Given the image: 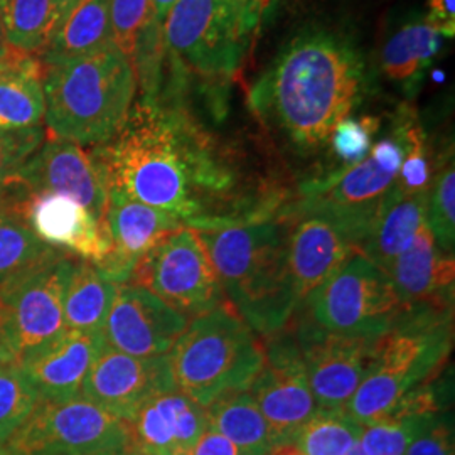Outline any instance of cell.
<instances>
[{
    "label": "cell",
    "instance_id": "24",
    "mask_svg": "<svg viewBox=\"0 0 455 455\" xmlns=\"http://www.w3.org/2000/svg\"><path fill=\"white\" fill-rule=\"evenodd\" d=\"M9 186V195L0 201V299L41 267L66 253L37 238L22 208L26 191L16 184Z\"/></svg>",
    "mask_w": 455,
    "mask_h": 455
},
{
    "label": "cell",
    "instance_id": "1",
    "mask_svg": "<svg viewBox=\"0 0 455 455\" xmlns=\"http://www.w3.org/2000/svg\"><path fill=\"white\" fill-rule=\"evenodd\" d=\"M92 150L108 191L169 212L186 227L251 212L275 195L246 191L231 152L180 97H140L114 139Z\"/></svg>",
    "mask_w": 455,
    "mask_h": 455
},
{
    "label": "cell",
    "instance_id": "2",
    "mask_svg": "<svg viewBox=\"0 0 455 455\" xmlns=\"http://www.w3.org/2000/svg\"><path fill=\"white\" fill-rule=\"evenodd\" d=\"M368 86L364 58L349 36L307 28L280 49L248 100L265 125L300 154H314L358 108Z\"/></svg>",
    "mask_w": 455,
    "mask_h": 455
},
{
    "label": "cell",
    "instance_id": "29",
    "mask_svg": "<svg viewBox=\"0 0 455 455\" xmlns=\"http://www.w3.org/2000/svg\"><path fill=\"white\" fill-rule=\"evenodd\" d=\"M208 428L231 440L244 455H270L274 447L268 425L248 391L229 393L206 407Z\"/></svg>",
    "mask_w": 455,
    "mask_h": 455
},
{
    "label": "cell",
    "instance_id": "10",
    "mask_svg": "<svg viewBox=\"0 0 455 455\" xmlns=\"http://www.w3.org/2000/svg\"><path fill=\"white\" fill-rule=\"evenodd\" d=\"M131 283L157 295L188 319L227 302L203 242L182 227L152 248L132 272Z\"/></svg>",
    "mask_w": 455,
    "mask_h": 455
},
{
    "label": "cell",
    "instance_id": "38",
    "mask_svg": "<svg viewBox=\"0 0 455 455\" xmlns=\"http://www.w3.org/2000/svg\"><path fill=\"white\" fill-rule=\"evenodd\" d=\"M43 127L0 129V186L11 184L20 167L28 163L37 148L44 144Z\"/></svg>",
    "mask_w": 455,
    "mask_h": 455
},
{
    "label": "cell",
    "instance_id": "13",
    "mask_svg": "<svg viewBox=\"0 0 455 455\" xmlns=\"http://www.w3.org/2000/svg\"><path fill=\"white\" fill-rule=\"evenodd\" d=\"M263 351L265 363L248 393L260 408L276 449L293 443L300 428L317 411V405L292 332L282 329L267 336Z\"/></svg>",
    "mask_w": 455,
    "mask_h": 455
},
{
    "label": "cell",
    "instance_id": "22",
    "mask_svg": "<svg viewBox=\"0 0 455 455\" xmlns=\"http://www.w3.org/2000/svg\"><path fill=\"white\" fill-rule=\"evenodd\" d=\"M454 255L440 250L427 223L388 268L403 307L454 306Z\"/></svg>",
    "mask_w": 455,
    "mask_h": 455
},
{
    "label": "cell",
    "instance_id": "5",
    "mask_svg": "<svg viewBox=\"0 0 455 455\" xmlns=\"http://www.w3.org/2000/svg\"><path fill=\"white\" fill-rule=\"evenodd\" d=\"M454 346V306L405 307L387 334L376 339L370 370L346 413L363 427L391 410L427 379L435 378Z\"/></svg>",
    "mask_w": 455,
    "mask_h": 455
},
{
    "label": "cell",
    "instance_id": "15",
    "mask_svg": "<svg viewBox=\"0 0 455 455\" xmlns=\"http://www.w3.org/2000/svg\"><path fill=\"white\" fill-rule=\"evenodd\" d=\"M29 195H61L103 223L108 188L93 150L49 137L11 180Z\"/></svg>",
    "mask_w": 455,
    "mask_h": 455
},
{
    "label": "cell",
    "instance_id": "23",
    "mask_svg": "<svg viewBox=\"0 0 455 455\" xmlns=\"http://www.w3.org/2000/svg\"><path fill=\"white\" fill-rule=\"evenodd\" d=\"M103 344L101 332L66 331L44 353L22 364V370L41 400H69L82 393L83 381Z\"/></svg>",
    "mask_w": 455,
    "mask_h": 455
},
{
    "label": "cell",
    "instance_id": "46",
    "mask_svg": "<svg viewBox=\"0 0 455 455\" xmlns=\"http://www.w3.org/2000/svg\"><path fill=\"white\" fill-rule=\"evenodd\" d=\"M17 52H20V51H17V49L12 48V46L9 44V41H7L5 34H4V29H2V26H0V61H5V60H9V58H12Z\"/></svg>",
    "mask_w": 455,
    "mask_h": 455
},
{
    "label": "cell",
    "instance_id": "16",
    "mask_svg": "<svg viewBox=\"0 0 455 455\" xmlns=\"http://www.w3.org/2000/svg\"><path fill=\"white\" fill-rule=\"evenodd\" d=\"M189 319L157 295L131 282L120 283L101 329L105 344L137 358H156L171 351Z\"/></svg>",
    "mask_w": 455,
    "mask_h": 455
},
{
    "label": "cell",
    "instance_id": "21",
    "mask_svg": "<svg viewBox=\"0 0 455 455\" xmlns=\"http://www.w3.org/2000/svg\"><path fill=\"white\" fill-rule=\"evenodd\" d=\"M289 212L292 214L289 263L295 297L300 307L356 248L324 218L291 210Z\"/></svg>",
    "mask_w": 455,
    "mask_h": 455
},
{
    "label": "cell",
    "instance_id": "52",
    "mask_svg": "<svg viewBox=\"0 0 455 455\" xmlns=\"http://www.w3.org/2000/svg\"><path fill=\"white\" fill-rule=\"evenodd\" d=\"M0 455H2V454H0Z\"/></svg>",
    "mask_w": 455,
    "mask_h": 455
},
{
    "label": "cell",
    "instance_id": "37",
    "mask_svg": "<svg viewBox=\"0 0 455 455\" xmlns=\"http://www.w3.org/2000/svg\"><path fill=\"white\" fill-rule=\"evenodd\" d=\"M379 129V120L374 116L344 118L331 133L329 144L338 159L347 165H355L366 159L371 150V139Z\"/></svg>",
    "mask_w": 455,
    "mask_h": 455
},
{
    "label": "cell",
    "instance_id": "28",
    "mask_svg": "<svg viewBox=\"0 0 455 455\" xmlns=\"http://www.w3.org/2000/svg\"><path fill=\"white\" fill-rule=\"evenodd\" d=\"M116 287L118 283L105 275L95 263L75 257L63 297L66 329L100 334Z\"/></svg>",
    "mask_w": 455,
    "mask_h": 455
},
{
    "label": "cell",
    "instance_id": "34",
    "mask_svg": "<svg viewBox=\"0 0 455 455\" xmlns=\"http://www.w3.org/2000/svg\"><path fill=\"white\" fill-rule=\"evenodd\" d=\"M41 396L20 364L0 370V445L26 422Z\"/></svg>",
    "mask_w": 455,
    "mask_h": 455
},
{
    "label": "cell",
    "instance_id": "8",
    "mask_svg": "<svg viewBox=\"0 0 455 455\" xmlns=\"http://www.w3.org/2000/svg\"><path fill=\"white\" fill-rule=\"evenodd\" d=\"M403 309L388 272L356 250L293 315L325 332L378 339Z\"/></svg>",
    "mask_w": 455,
    "mask_h": 455
},
{
    "label": "cell",
    "instance_id": "47",
    "mask_svg": "<svg viewBox=\"0 0 455 455\" xmlns=\"http://www.w3.org/2000/svg\"><path fill=\"white\" fill-rule=\"evenodd\" d=\"M270 455H306L295 443H285V445H280L272 451Z\"/></svg>",
    "mask_w": 455,
    "mask_h": 455
},
{
    "label": "cell",
    "instance_id": "44",
    "mask_svg": "<svg viewBox=\"0 0 455 455\" xmlns=\"http://www.w3.org/2000/svg\"><path fill=\"white\" fill-rule=\"evenodd\" d=\"M176 2H178V0H150L154 19H156L161 26H163L164 19L169 14V11L172 9V5H174Z\"/></svg>",
    "mask_w": 455,
    "mask_h": 455
},
{
    "label": "cell",
    "instance_id": "4",
    "mask_svg": "<svg viewBox=\"0 0 455 455\" xmlns=\"http://www.w3.org/2000/svg\"><path fill=\"white\" fill-rule=\"evenodd\" d=\"M43 86L49 135L92 147L103 146L118 133L139 88L131 60L115 44L44 65Z\"/></svg>",
    "mask_w": 455,
    "mask_h": 455
},
{
    "label": "cell",
    "instance_id": "31",
    "mask_svg": "<svg viewBox=\"0 0 455 455\" xmlns=\"http://www.w3.org/2000/svg\"><path fill=\"white\" fill-rule=\"evenodd\" d=\"M0 26L12 48L39 58L56 28L54 0H0Z\"/></svg>",
    "mask_w": 455,
    "mask_h": 455
},
{
    "label": "cell",
    "instance_id": "12",
    "mask_svg": "<svg viewBox=\"0 0 455 455\" xmlns=\"http://www.w3.org/2000/svg\"><path fill=\"white\" fill-rule=\"evenodd\" d=\"M75 257H61L41 267L0 299V310L17 364H26L65 336L66 280Z\"/></svg>",
    "mask_w": 455,
    "mask_h": 455
},
{
    "label": "cell",
    "instance_id": "27",
    "mask_svg": "<svg viewBox=\"0 0 455 455\" xmlns=\"http://www.w3.org/2000/svg\"><path fill=\"white\" fill-rule=\"evenodd\" d=\"M44 65L20 52L0 76V129L37 127L46 114Z\"/></svg>",
    "mask_w": 455,
    "mask_h": 455
},
{
    "label": "cell",
    "instance_id": "3",
    "mask_svg": "<svg viewBox=\"0 0 455 455\" xmlns=\"http://www.w3.org/2000/svg\"><path fill=\"white\" fill-rule=\"evenodd\" d=\"M291 225L287 203L275 195L251 212L189 227L231 307L265 338L285 329L299 309L289 263Z\"/></svg>",
    "mask_w": 455,
    "mask_h": 455
},
{
    "label": "cell",
    "instance_id": "43",
    "mask_svg": "<svg viewBox=\"0 0 455 455\" xmlns=\"http://www.w3.org/2000/svg\"><path fill=\"white\" fill-rule=\"evenodd\" d=\"M17 363L12 346L7 338V331H5V324H4V317H2V310H0V370L14 364Z\"/></svg>",
    "mask_w": 455,
    "mask_h": 455
},
{
    "label": "cell",
    "instance_id": "51",
    "mask_svg": "<svg viewBox=\"0 0 455 455\" xmlns=\"http://www.w3.org/2000/svg\"><path fill=\"white\" fill-rule=\"evenodd\" d=\"M228 2H236V4H240V2H246V0H228Z\"/></svg>",
    "mask_w": 455,
    "mask_h": 455
},
{
    "label": "cell",
    "instance_id": "9",
    "mask_svg": "<svg viewBox=\"0 0 455 455\" xmlns=\"http://www.w3.org/2000/svg\"><path fill=\"white\" fill-rule=\"evenodd\" d=\"M129 447L127 422L82 395L41 400L31 417L0 445L2 455H90Z\"/></svg>",
    "mask_w": 455,
    "mask_h": 455
},
{
    "label": "cell",
    "instance_id": "30",
    "mask_svg": "<svg viewBox=\"0 0 455 455\" xmlns=\"http://www.w3.org/2000/svg\"><path fill=\"white\" fill-rule=\"evenodd\" d=\"M442 46V34L423 20L398 29L385 43L379 56L381 71L393 82L417 80Z\"/></svg>",
    "mask_w": 455,
    "mask_h": 455
},
{
    "label": "cell",
    "instance_id": "14",
    "mask_svg": "<svg viewBox=\"0 0 455 455\" xmlns=\"http://www.w3.org/2000/svg\"><path fill=\"white\" fill-rule=\"evenodd\" d=\"M291 323L317 410H346L370 370L376 339L325 332L299 315Z\"/></svg>",
    "mask_w": 455,
    "mask_h": 455
},
{
    "label": "cell",
    "instance_id": "49",
    "mask_svg": "<svg viewBox=\"0 0 455 455\" xmlns=\"http://www.w3.org/2000/svg\"><path fill=\"white\" fill-rule=\"evenodd\" d=\"M90 455H129V454H127V449H124V451H107V452H98V454H90Z\"/></svg>",
    "mask_w": 455,
    "mask_h": 455
},
{
    "label": "cell",
    "instance_id": "40",
    "mask_svg": "<svg viewBox=\"0 0 455 455\" xmlns=\"http://www.w3.org/2000/svg\"><path fill=\"white\" fill-rule=\"evenodd\" d=\"M427 9L423 22L445 37H454L455 0H427Z\"/></svg>",
    "mask_w": 455,
    "mask_h": 455
},
{
    "label": "cell",
    "instance_id": "20",
    "mask_svg": "<svg viewBox=\"0 0 455 455\" xmlns=\"http://www.w3.org/2000/svg\"><path fill=\"white\" fill-rule=\"evenodd\" d=\"M22 208L41 242L95 265L108 257L110 238L105 223L76 201L61 195L26 193Z\"/></svg>",
    "mask_w": 455,
    "mask_h": 455
},
{
    "label": "cell",
    "instance_id": "26",
    "mask_svg": "<svg viewBox=\"0 0 455 455\" xmlns=\"http://www.w3.org/2000/svg\"><path fill=\"white\" fill-rule=\"evenodd\" d=\"M112 44L110 0H80L54 29L39 60L44 65L61 63L95 54Z\"/></svg>",
    "mask_w": 455,
    "mask_h": 455
},
{
    "label": "cell",
    "instance_id": "7",
    "mask_svg": "<svg viewBox=\"0 0 455 455\" xmlns=\"http://www.w3.org/2000/svg\"><path fill=\"white\" fill-rule=\"evenodd\" d=\"M268 0H178L163 22L172 75L228 80L242 65Z\"/></svg>",
    "mask_w": 455,
    "mask_h": 455
},
{
    "label": "cell",
    "instance_id": "32",
    "mask_svg": "<svg viewBox=\"0 0 455 455\" xmlns=\"http://www.w3.org/2000/svg\"><path fill=\"white\" fill-rule=\"evenodd\" d=\"M363 430L346 410H317L293 443L306 455H346L358 445Z\"/></svg>",
    "mask_w": 455,
    "mask_h": 455
},
{
    "label": "cell",
    "instance_id": "18",
    "mask_svg": "<svg viewBox=\"0 0 455 455\" xmlns=\"http://www.w3.org/2000/svg\"><path fill=\"white\" fill-rule=\"evenodd\" d=\"M103 223L110 238V253L97 267L118 285L131 280L133 268L152 248L186 227L169 212L114 191H108Z\"/></svg>",
    "mask_w": 455,
    "mask_h": 455
},
{
    "label": "cell",
    "instance_id": "6",
    "mask_svg": "<svg viewBox=\"0 0 455 455\" xmlns=\"http://www.w3.org/2000/svg\"><path fill=\"white\" fill-rule=\"evenodd\" d=\"M176 390L201 407L248 391L265 363L255 331L225 302L196 315L167 353Z\"/></svg>",
    "mask_w": 455,
    "mask_h": 455
},
{
    "label": "cell",
    "instance_id": "33",
    "mask_svg": "<svg viewBox=\"0 0 455 455\" xmlns=\"http://www.w3.org/2000/svg\"><path fill=\"white\" fill-rule=\"evenodd\" d=\"M425 223L430 228L440 250L454 255L455 246V169L452 148L442 157L427 191Z\"/></svg>",
    "mask_w": 455,
    "mask_h": 455
},
{
    "label": "cell",
    "instance_id": "11",
    "mask_svg": "<svg viewBox=\"0 0 455 455\" xmlns=\"http://www.w3.org/2000/svg\"><path fill=\"white\" fill-rule=\"evenodd\" d=\"M398 176L385 171L371 157L300 186L289 210L321 216L358 248L368 236Z\"/></svg>",
    "mask_w": 455,
    "mask_h": 455
},
{
    "label": "cell",
    "instance_id": "48",
    "mask_svg": "<svg viewBox=\"0 0 455 455\" xmlns=\"http://www.w3.org/2000/svg\"><path fill=\"white\" fill-rule=\"evenodd\" d=\"M17 54H20V52H17ZM17 54H14L12 58H9V60H5V61H0V76H2V73L9 68V65H11V61L16 58Z\"/></svg>",
    "mask_w": 455,
    "mask_h": 455
},
{
    "label": "cell",
    "instance_id": "36",
    "mask_svg": "<svg viewBox=\"0 0 455 455\" xmlns=\"http://www.w3.org/2000/svg\"><path fill=\"white\" fill-rule=\"evenodd\" d=\"M110 24L115 46L132 60L140 39L159 22L154 19L150 0H110Z\"/></svg>",
    "mask_w": 455,
    "mask_h": 455
},
{
    "label": "cell",
    "instance_id": "45",
    "mask_svg": "<svg viewBox=\"0 0 455 455\" xmlns=\"http://www.w3.org/2000/svg\"><path fill=\"white\" fill-rule=\"evenodd\" d=\"M78 2H80V0H54V5H56V28H58L60 22L71 12V9H73ZM56 28H54V29H56ZM51 37H52V36H51Z\"/></svg>",
    "mask_w": 455,
    "mask_h": 455
},
{
    "label": "cell",
    "instance_id": "19",
    "mask_svg": "<svg viewBox=\"0 0 455 455\" xmlns=\"http://www.w3.org/2000/svg\"><path fill=\"white\" fill-rule=\"evenodd\" d=\"M129 428V455H189L208 428L206 408L178 390L152 396Z\"/></svg>",
    "mask_w": 455,
    "mask_h": 455
},
{
    "label": "cell",
    "instance_id": "39",
    "mask_svg": "<svg viewBox=\"0 0 455 455\" xmlns=\"http://www.w3.org/2000/svg\"><path fill=\"white\" fill-rule=\"evenodd\" d=\"M405 455H455L454 430L449 415H434L410 442Z\"/></svg>",
    "mask_w": 455,
    "mask_h": 455
},
{
    "label": "cell",
    "instance_id": "42",
    "mask_svg": "<svg viewBox=\"0 0 455 455\" xmlns=\"http://www.w3.org/2000/svg\"><path fill=\"white\" fill-rule=\"evenodd\" d=\"M189 455H244L231 440L220 432L206 428Z\"/></svg>",
    "mask_w": 455,
    "mask_h": 455
},
{
    "label": "cell",
    "instance_id": "41",
    "mask_svg": "<svg viewBox=\"0 0 455 455\" xmlns=\"http://www.w3.org/2000/svg\"><path fill=\"white\" fill-rule=\"evenodd\" d=\"M370 157L379 164L385 171L398 176L403 157H405V150H403V146L391 135L388 139H383L371 147Z\"/></svg>",
    "mask_w": 455,
    "mask_h": 455
},
{
    "label": "cell",
    "instance_id": "17",
    "mask_svg": "<svg viewBox=\"0 0 455 455\" xmlns=\"http://www.w3.org/2000/svg\"><path fill=\"white\" fill-rule=\"evenodd\" d=\"M176 390L167 355L137 358L103 344L82 385V396L129 422L147 402Z\"/></svg>",
    "mask_w": 455,
    "mask_h": 455
},
{
    "label": "cell",
    "instance_id": "50",
    "mask_svg": "<svg viewBox=\"0 0 455 455\" xmlns=\"http://www.w3.org/2000/svg\"><path fill=\"white\" fill-rule=\"evenodd\" d=\"M9 191H11V186L7 184V186H0V201H4L7 195H9Z\"/></svg>",
    "mask_w": 455,
    "mask_h": 455
},
{
    "label": "cell",
    "instance_id": "25",
    "mask_svg": "<svg viewBox=\"0 0 455 455\" xmlns=\"http://www.w3.org/2000/svg\"><path fill=\"white\" fill-rule=\"evenodd\" d=\"M425 214L427 193L407 195L395 180L368 236L356 250L388 272L391 263L413 242L419 228L425 223Z\"/></svg>",
    "mask_w": 455,
    "mask_h": 455
},
{
    "label": "cell",
    "instance_id": "35",
    "mask_svg": "<svg viewBox=\"0 0 455 455\" xmlns=\"http://www.w3.org/2000/svg\"><path fill=\"white\" fill-rule=\"evenodd\" d=\"M437 415H390L364 427L359 447L366 455H405L410 442L417 437L428 420Z\"/></svg>",
    "mask_w": 455,
    "mask_h": 455
}]
</instances>
